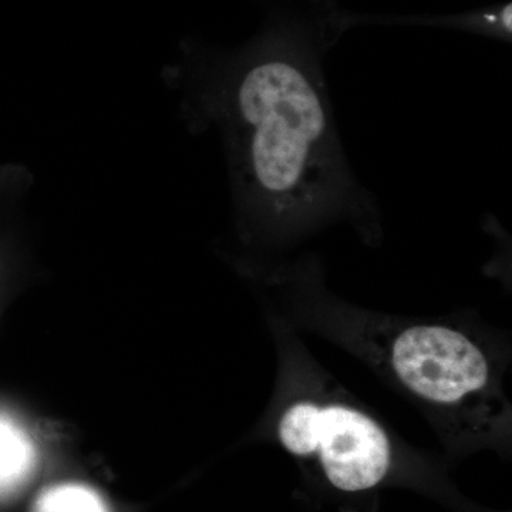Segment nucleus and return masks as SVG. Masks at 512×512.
I'll return each instance as SVG.
<instances>
[{
  "instance_id": "nucleus-1",
  "label": "nucleus",
  "mask_w": 512,
  "mask_h": 512,
  "mask_svg": "<svg viewBox=\"0 0 512 512\" xmlns=\"http://www.w3.org/2000/svg\"><path fill=\"white\" fill-rule=\"evenodd\" d=\"M279 284L291 328L315 333L365 363L424 414L447 446H495L511 436L510 342L487 323L360 308L326 288L313 259L288 264Z\"/></svg>"
},
{
  "instance_id": "nucleus-2",
  "label": "nucleus",
  "mask_w": 512,
  "mask_h": 512,
  "mask_svg": "<svg viewBox=\"0 0 512 512\" xmlns=\"http://www.w3.org/2000/svg\"><path fill=\"white\" fill-rule=\"evenodd\" d=\"M229 116L245 188L278 231L293 237L366 205L312 67L279 56L255 63L235 80Z\"/></svg>"
},
{
  "instance_id": "nucleus-3",
  "label": "nucleus",
  "mask_w": 512,
  "mask_h": 512,
  "mask_svg": "<svg viewBox=\"0 0 512 512\" xmlns=\"http://www.w3.org/2000/svg\"><path fill=\"white\" fill-rule=\"evenodd\" d=\"M284 333L276 440L340 493L373 490L393 470L397 434L316 362L295 329Z\"/></svg>"
},
{
  "instance_id": "nucleus-4",
  "label": "nucleus",
  "mask_w": 512,
  "mask_h": 512,
  "mask_svg": "<svg viewBox=\"0 0 512 512\" xmlns=\"http://www.w3.org/2000/svg\"><path fill=\"white\" fill-rule=\"evenodd\" d=\"M35 512H106L100 498L80 485H62L39 498Z\"/></svg>"
},
{
  "instance_id": "nucleus-5",
  "label": "nucleus",
  "mask_w": 512,
  "mask_h": 512,
  "mask_svg": "<svg viewBox=\"0 0 512 512\" xmlns=\"http://www.w3.org/2000/svg\"><path fill=\"white\" fill-rule=\"evenodd\" d=\"M28 453L18 440L0 433V488L9 487L25 474Z\"/></svg>"
}]
</instances>
